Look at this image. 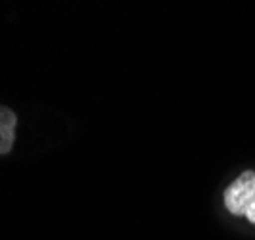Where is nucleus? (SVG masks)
Returning a JSON list of instances; mask_svg holds the SVG:
<instances>
[{
    "label": "nucleus",
    "instance_id": "obj_1",
    "mask_svg": "<svg viewBox=\"0 0 255 240\" xmlns=\"http://www.w3.org/2000/svg\"><path fill=\"white\" fill-rule=\"evenodd\" d=\"M255 204V173L254 171H246L236 179L229 189L225 190V206L230 214L242 215L252 210Z\"/></svg>",
    "mask_w": 255,
    "mask_h": 240
},
{
    "label": "nucleus",
    "instance_id": "obj_2",
    "mask_svg": "<svg viewBox=\"0 0 255 240\" xmlns=\"http://www.w3.org/2000/svg\"><path fill=\"white\" fill-rule=\"evenodd\" d=\"M15 125H17V115L10 108L0 106V156L12 150L15 140Z\"/></svg>",
    "mask_w": 255,
    "mask_h": 240
},
{
    "label": "nucleus",
    "instance_id": "obj_3",
    "mask_svg": "<svg viewBox=\"0 0 255 240\" xmlns=\"http://www.w3.org/2000/svg\"><path fill=\"white\" fill-rule=\"evenodd\" d=\"M246 219H248L250 223H255V204L252 206V210H250V212L246 214Z\"/></svg>",
    "mask_w": 255,
    "mask_h": 240
}]
</instances>
